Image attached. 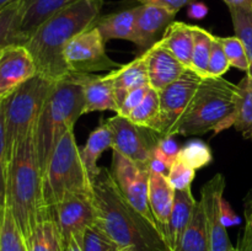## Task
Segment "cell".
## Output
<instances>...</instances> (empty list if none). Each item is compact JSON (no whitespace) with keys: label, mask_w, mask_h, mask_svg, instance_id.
<instances>
[{"label":"cell","mask_w":252,"mask_h":251,"mask_svg":"<svg viewBox=\"0 0 252 251\" xmlns=\"http://www.w3.org/2000/svg\"><path fill=\"white\" fill-rule=\"evenodd\" d=\"M97 220L121 251H171L159 226L145 219L121 192L111 170L101 167L93 180Z\"/></svg>","instance_id":"1"},{"label":"cell","mask_w":252,"mask_h":251,"mask_svg":"<svg viewBox=\"0 0 252 251\" xmlns=\"http://www.w3.org/2000/svg\"><path fill=\"white\" fill-rule=\"evenodd\" d=\"M102 6L103 0H79L54 14L30 34L22 44L31 53L37 74L57 81L70 74L64 63V49L76 34L93 26Z\"/></svg>","instance_id":"2"},{"label":"cell","mask_w":252,"mask_h":251,"mask_svg":"<svg viewBox=\"0 0 252 251\" xmlns=\"http://www.w3.org/2000/svg\"><path fill=\"white\" fill-rule=\"evenodd\" d=\"M24 238L51 209L44 203L43 176L37 159L33 130L20 142L9 157L6 179V203Z\"/></svg>","instance_id":"3"},{"label":"cell","mask_w":252,"mask_h":251,"mask_svg":"<svg viewBox=\"0 0 252 251\" xmlns=\"http://www.w3.org/2000/svg\"><path fill=\"white\" fill-rule=\"evenodd\" d=\"M83 84L78 74L70 73L57 81L47 98L33 129L37 159L42 176L57 144L84 115Z\"/></svg>","instance_id":"4"},{"label":"cell","mask_w":252,"mask_h":251,"mask_svg":"<svg viewBox=\"0 0 252 251\" xmlns=\"http://www.w3.org/2000/svg\"><path fill=\"white\" fill-rule=\"evenodd\" d=\"M238 85L224 78H204L170 135L216 134L234 126Z\"/></svg>","instance_id":"5"},{"label":"cell","mask_w":252,"mask_h":251,"mask_svg":"<svg viewBox=\"0 0 252 251\" xmlns=\"http://www.w3.org/2000/svg\"><path fill=\"white\" fill-rule=\"evenodd\" d=\"M78 193H93V180L71 129L59 140L43 172L44 203L51 209L65 197Z\"/></svg>","instance_id":"6"},{"label":"cell","mask_w":252,"mask_h":251,"mask_svg":"<svg viewBox=\"0 0 252 251\" xmlns=\"http://www.w3.org/2000/svg\"><path fill=\"white\" fill-rule=\"evenodd\" d=\"M57 80L36 74L4 100L7 154L34 129L37 120Z\"/></svg>","instance_id":"7"},{"label":"cell","mask_w":252,"mask_h":251,"mask_svg":"<svg viewBox=\"0 0 252 251\" xmlns=\"http://www.w3.org/2000/svg\"><path fill=\"white\" fill-rule=\"evenodd\" d=\"M106 41L95 26L76 34L63 52L64 63L69 73L93 74L113 71L122 64L116 63L106 52Z\"/></svg>","instance_id":"8"},{"label":"cell","mask_w":252,"mask_h":251,"mask_svg":"<svg viewBox=\"0 0 252 251\" xmlns=\"http://www.w3.org/2000/svg\"><path fill=\"white\" fill-rule=\"evenodd\" d=\"M51 214L58 226L63 246L71 239L80 243L86 229L95 225L97 220L94 192L65 197L51 208Z\"/></svg>","instance_id":"9"},{"label":"cell","mask_w":252,"mask_h":251,"mask_svg":"<svg viewBox=\"0 0 252 251\" xmlns=\"http://www.w3.org/2000/svg\"><path fill=\"white\" fill-rule=\"evenodd\" d=\"M149 169L139 166L117 150L112 149L111 174L115 177L121 192L129 203L154 225L159 226L152 213L148 198L149 189ZM160 228V226H159ZM161 229V228H160Z\"/></svg>","instance_id":"10"},{"label":"cell","mask_w":252,"mask_h":251,"mask_svg":"<svg viewBox=\"0 0 252 251\" xmlns=\"http://www.w3.org/2000/svg\"><path fill=\"white\" fill-rule=\"evenodd\" d=\"M106 123L112 132V149L117 150L139 166L149 169L153 159V149L159 138L157 140L153 139L145 132L148 130L147 128L139 127L127 117L120 115L108 118Z\"/></svg>","instance_id":"11"},{"label":"cell","mask_w":252,"mask_h":251,"mask_svg":"<svg viewBox=\"0 0 252 251\" xmlns=\"http://www.w3.org/2000/svg\"><path fill=\"white\" fill-rule=\"evenodd\" d=\"M201 75L193 71L192 69H187L181 78L177 79L169 86L159 91L160 102V128L159 135H170L174 129L175 125L189 103L191 102L194 93L198 86L201 85Z\"/></svg>","instance_id":"12"},{"label":"cell","mask_w":252,"mask_h":251,"mask_svg":"<svg viewBox=\"0 0 252 251\" xmlns=\"http://www.w3.org/2000/svg\"><path fill=\"white\" fill-rule=\"evenodd\" d=\"M225 179L217 174L203 185L201 189V201L206 216L211 251H229L233 245L229 240L226 226L221 219V202L224 198Z\"/></svg>","instance_id":"13"},{"label":"cell","mask_w":252,"mask_h":251,"mask_svg":"<svg viewBox=\"0 0 252 251\" xmlns=\"http://www.w3.org/2000/svg\"><path fill=\"white\" fill-rule=\"evenodd\" d=\"M36 74V64L24 44L12 43L0 49V100L9 97Z\"/></svg>","instance_id":"14"},{"label":"cell","mask_w":252,"mask_h":251,"mask_svg":"<svg viewBox=\"0 0 252 251\" xmlns=\"http://www.w3.org/2000/svg\"><path fill=\"white\" fill-rule=\"evenodd\" d=\"M149 85L158 93L169 86L187 70L186 66L161 43L158 41L145 51Z\"/></svg>","instance_id":"15"},{"label":"cell","mask_w":252,"mask_h":251,"mask_svg":"<svg viewBox=\"0 0 252 251\" xmlns=\"http://www.w3.org/2000/svg\"><path fill=\"white\" fill-rule=\"evenodd\" d=\"M176 15L161 6L152 4H140L135 21L133 43L147 51L153 46L160 33H164L166 27L174 21Z\"/></svg>","instance_id":"16"},{"label":"cell","mask_w":252,"mask_h":251,"mask_svg":"<svg viewBox=\"0 0 252 251\" xmlns=\"http://www.w3.org/2000/svg\"><path fill=\"white\" fill-rule=\"evenodd\" d=\"M78 76L83 84L84 100H85L84 115L95 112V111L118 112L111 73H108L107 75L78 74Z\"/></svg>","instance_id":"17"},{"label":"cell","mask_w":252,"mask_h":251,"mask_svg":"<svg viewBox=\"0 0 252 251\" xmlns=\"http://www.w3.org/2000/svg\"><path fill=\"white\" fill-rule=\"evenodd\" d=\"M175 191L176 189L170 184L166 174L150 170L148 198L153 216L161 228L162 233L169 223L170 214L174 206Z\"/></svg>","instance_id":"18"},{"label":"cell","mask_w":252,"mask_h":251,"mask_svg":"<svg viewBox=\"0 0 252 251\" xmlns=\"http://www.w3.org/2000/svg\"><path fill=\"white\" fill-rule=\"evenodd\" d=\"M196 202L191 188L175 191L174 206L170 214L169 223L164 229L165 239L171 251L176 250L185 230L189 226Z\"/></svg>","instance_id":"19"},{"label":"cell","mask_w":252,"mask_h":251,"mask_svg":"<svg viewBox=\"0 0 252 251\" xmlns=\"http://www.w3.org/2000/svg\"><path fill=\"white\" fill-rule=\"evenodd\" d=\"M113 79L116 102L118 108L121 103L132 90L149 85V76L147 69V54L145 52L129 63L121 65L116 70L110 71Z\"/></svg>","instance_id":"20"},{"label":"cell","mask_w":252,"mask_h":251,"mask_svg":"<svg viewBox=\"0 0 252 251\" xmlns=\"http://www.w3.org/2000/svg\"><path fill=\"white\" fill-rule=\"evenodd\" d=\"M76 1L79 0H22V19L20 26L22 43L39 25Z\"/></svg>","instance_id":"21"},{"label":"cell","mask_w":252,"mask_h":251,"mask_svg":"<svg viewBox=\"0 0 252 251\" xmlns=\"http://www.w3.org/2000/svg\"><path fill=\"white\" fill-rule=\"evenodd\" d=\"M138 11L139 5L132 9L101 16L94 22V26L100 31L106 42L110 39H126L133 42Z\"/></svg>","instance_id":"22"},{"label":"cell","mask_w":252,"mask_h":251,"mask_svg":"<svg viewBox=\"0 0 252 251\" xmlns=\"http://www.w3.org/2000/svg\"><path fill=\"white\" fill-rule=\"evenodd\" d=\"M160 41L187 69H191L194 42L192 25L172 21L166 27Z\"/></svg>","instance_id":"23"},{"label":"cell","mask_w":252,"mask_h":251,"mask_svg":"<svg viewBox=\"0 0 252 251\" xmlns=\"http://www.w3.org/2000/svg\"><path fill=\"white\" fill-rule=\"evenodd\" d=\"M112 132H111L110 127L106 122L98 126L95 130L90 133L85 143V147L80 149V154L84 166H85L91 180L95 179L100 172L101 167L97 165L100 157L105 150L112 149Z\"/></svg>","instance_id":"24"},{"label":"cell","mask_w":252,"mask_h":251,"mask_svg":"<svg viewBox=\"0 0 252 251\" xmlns=\"http://www.w3.org/2000/svg\"><path fill=\"white\" fill-rule=\"evenodd\" d=\"M175 251H211L206 216L201 201L196 202L191 221Z\"/></svg>","instance_id":"25"},{"label":"cell","mask_w":252,"mask_h":251,"mask_svg":"<svg viewBox=\"0 0 252 251\" xmlns=\"http://www.w3.org/2000/svg\"><path fill=\"white\" fill-rule=\"evenodd\" d=\"M25 240L29 251H63L61 234L52 214L44 217Z\"/></svg>","instance_id":"26"},{"label":"cell","mask_w":252,"mask_h":251,"mask_svg":"<svg viewBox=\"0 0 252 251\" xmlns=\"http://www.w3.org/2000/svg\"><path fill=\"white\" fill-rule=\"evenodd\" d=\"M238 85L234 126L245 139L252 140V79L246 74Z\"/></svg>","instance_id":"27"},{"label":"cell","mask_w":252,"mask_h":251,"mask_svg":"<svg viewBox=\"0 0 252 251\" xmlns=\"http://www.w3.org/2000/svg\"><path fill=\"white\" fill-rule=\"evenodd\" d=\"M128 120L137 126L153 130L159 134L160 128V102L159 93L153 88L149 89L142 102L130 112Z\"/></svg>","instance_id":"28"},{"label":"cell","mask_w":252,"mask_h":251,"mask_svg":"<svg viewBox=\"0 0 252 251\" xmlns=\"http://www.w3.org/2000/svg\"><path fill=\"white\" fill-rule=\"evenodd\" d=\"M22 19V0L0 9V49L12 43H22L20 26Z\"/></svg>","instance_id":"29"},{"label":"cell","mask_w":252,"mask_h":251,"mask_svg":"<svg viewBox=\"0 0 252 251\" xmlns=\"http://www.w3.org/2000/svg\"><path fill=\"white\" fill-rule=\"evenodd\" d=\"M0 251H29L11 209L0 208Z\"/></svg>","instance_id":"30"},{"label":"cell","mask_w":252,"mask_h":251,"mask_svg":"<svg viewBox=\"0 0 252 251\" xmlns=\"http://www.w3.org/2000/svg\"><path fill=\"white\" fill-rule=\"evenodd\" d=\"M193 29V51H192L191 69L202 78H208V63L214 34L202 27L192 25Z\"/></svg>","instance_id":"31"},{"label":"cell","mask_w":252,"mask_h":251,"mask_svg":"<svg viewBox=\"0 0 252 251\" xmlns=\"http://www.w3.org/2000/svg\"><path fill=\"white\" fill-rule=\"evenodd\" d=\"M233 20L235 36L243 42L250 68L246 74L252 79V9H229Z\"/></svg>","instance_id":"32"},{"label":"cell","mask_w":252,"mask_h":251,"mask_svg":"<svg viewBox=\"0 0 252 251\" xmlns=\"http://www.w3.org/2000/svg\"><path fill=\"white\" fill-rule=\"evenodd\" d=\"M177 159L194 170L207 166L213 160L212 150L206 142L201 139H192L180 149Z\"/></svg>","instance_id":"33"},{"label":"cell","mask_w":252,"mask_h":251,"mask_svg":"<svg viewBox=\"0 0 252 251\" xmlns=\"http://www.w3.org/2000/svg\"><path fill=\"white\" fill-rule=\"evenodd\" d=\"M81 251H121L98 225L88 228L80 241Z\"/></svg>","instance_id":"34"},{"label":"cell","mask_w":252,"mask_h":251,"mask_svg":"<svg viewBox=\"0 0 252 251\" xmlns=\"http://www.w3.org/2000/svg\"><path fill=\"white\" fill-rule=\"evenodd\" d=\"M218 38L220 41L221 46H223V49L225 52L230 66L248 73L250 64H249L246 51L244 48V44L240 41V38L236 36L218 37Z\"/></svg>","instance_id":"35"},{"label":"cell","mask_w":252,"mask_h":251,"mask_svg":"<svg viewBox=\"0 0 252 251\" xmlns=\"http://www.w3.org/2000/svg\"><path fill=\"white\" fill-rule=\"evenodd\" d=\"M9 154H7L6 132H5L4 100H0V208L6 203V179Z\"/></svg>","instance_id":"36"},{"label":"cell","mask_w":252,"mask_h":251,"mask_svg":"<svg viewBox=\"0 0 252 251\" xmlns=\"http://www.w3.org/2000/svg\"><path fill=\"white\" fill-rule=\"evenodd\" d=\"M181 148L179 147L176 140L174 139V135H161L158 139L157 144L153 149V159L161 162L169 171L179 157V152Z\"/></svg>","instance_id":"37"},{"label":"cell","mask_w":252,"mask_h":251,"mask_svg":"<svg viewBox=\"0 0 252 251\" xmlns=\"http://www.w3.org/2000/svg\"><path fill=\"white\" fill-rule=\"evenodd\" d=\"M229 68H231V66L229 64L228 58H226L223 46H221L218 36H214L213 42H212L211 56H209L208 78H223V75L229 70Z\"/></svg>","instance_id":"38"},{"label":"cell","mask_w":252,"mask_h":251,"mask_svg":"<svg viewBox=\"0 0 252 251\" xmlns=\"http://www.w3.org/2000/svg\"><path fill=\"white\" fill-rule=\"evenodd\" d=\"M194 175L196 170L177 159L167 171V179L175 189H187L191 188Z\"/></svg>","instance_id":"39"},{"label":"cell","mask_w":252,"mask_h":251,"mask_svg":"<svg viewBox=\"0 0 252 251\" xmlns=\"http://www.w3.org/2000/svg\"><path fill=\"white\" fill-rule=\"evenodd\" d=\"M244 216H245V225L239 236L236 250L252 251V188L244 198Z\"/></svg>","instance_id":"40"},{"label":"cell","mask_w":252,"mask_h":251,"mask_svg":"<svg viewBox=\"0 0 252 251\" xmlns=\"http://www.w3.org/2000/svg\"><path fill=\"white\" fill-rule=\"evenodd\" d=\"M150 85L142 86L139 89H135V90H132L130 93H128V95L126 96V98L123 100V102L121 103L120 108H118L117 115L123 116V117H128L130 115L133 110L139 105L143 101V98L145 97L147 93L149 91Z\"/></svg>","instance_id":"41"},{"label":"cell","mask_w":252,"mask_h":251,"mask_svg":"<svg viewBox=\"0 0 252 251\" xmlns=\"http://www.w3.org/2000/svg\"><path fill=\"white\" fill-rule=\"evenodd\" d=\"M140 4H152L161 6L164 9L169 10V11L174 12L175 15L180 11L184 6L189 5L193 0H138Z\"/></svg>","instance_id":"42"},{"label":"cell","mask_w":252,"mask_h":251,"mask_svg":"<svg viewBox=\"0 0 252 251\" xmlns=\"http://www.w3.org/2000/svg\"><path fill=\"white\" fill-rule=\"evenodd\" d=\"M221 219H223V223L225 226L239 223V217L234 213L233 209L230 208L229 203L224 198L221 202Z\"/></svg>","instance_id":"43"},{"label":"cell","mask_w":252,"mask_h":251,"mask_svg":"<svg viewBox=\"0 0 252 251\" xmlns=\"http://www.w3.org/2000/svg\"><path fill=\"white\" fill-rule=\"evenodd\" d=\"M207 14H208V6L203 2H192L187 11L189 19L193 20H202L207 16Z\"/></svg>","instance_id":"44"},{"label":"cell","mask_w":252,"mask_h":251,"mask_svg":"<svg viewBox=\"0 0 252 251\" xmlns=\"http://www.w3.org/2000/svg\"><path fill=\"white\" fill-rule=\"evenodd\" d=\"M229 9H252V0H223Z\"/></svg>","instance_id":"45"},{"label":"cell","mask_w":252,"mask_h":251,"mask_svg":"<svg viewBox=\"0 0 252 251\" xmlns=\"http://www.w3.org/2000/svg\"><path fill=\"white\" fill-rule=\"evenodd\" d=\"M63 251H81L80 243L76 239H71L66 245L63 246Z\"/></svg>","instance_id":"46"},{"label":"cell","mask_w":252,"mask_h":251,"mask_svg":"<svg viewBox=\"0 0 252 251\" xmlns=\"http://www.w3.org/2000/svg\"><path fill=\"white\" fill-rule=\"evenodd\" d=\"M15 1H17V0H0V9H2V7L7 6V5L12 4Z\"/></svg>","instance_id":"47"},{"label":"cell","mask_w":252,"mask_h":251,"mask_svg":"<svg viewBox=\"0 0 252 251\" xmlns=\"http://www.w3.org/2000/svg\"><path fill=\"white\" fill-rule=\"evenodd\" d=\"M229 251H238V250H236V248H234V246H233V248H231Z\"/></svg>","instance_id":"48"}]
</instances>
